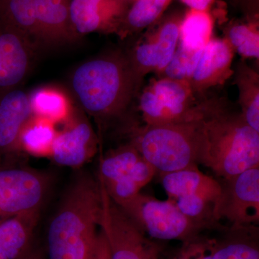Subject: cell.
I'll return each mask as SVG.
<instances>
[{"instance_id":"obj_7","label":"cell","mask_w":259,"mask_h":259,"mask_svg":"<svg viewBox=\"0 0 259 259\" xmlns=\"http://www.w3.org/2000/svg\"><path fill=\"white\" fill-rule=\"evenodd\" d=\"M156 172L130 143L109 151L101 158L97 180L109 197L120 204L140 193Z\"/></svg>"},{"instance_id":"obj_26","label":"cell","mask_w":259,"mask_h":259,"mask_svg":"<svg viewBox=\"0 0 259 259\" xmlns=\"http://www.w3.org/2000/svg\"><path fill=\"white\" fill-rule=\"evenodd\" d=\"M182 19L180 15H172L163 20L153 34L152 38L159 57V73L163 71L171 61L178 47Z\"/></svg>"},{"instance_id":"obj_31","label":"cell","mask_w":259,"mask_h":259,"mask_svg":"<svg viewBox=\"0 0 259 259\" xmlns=\"http://www.w3.org/2000/svg\"><path fill=\"white\" fill-rule=\"evenodd\" d=\"M181 1L188 6L191 10L209 12V9L214 4L215 0H181Z\"/></svg>"},{"instance_id":"obj_30","label":"cell","mask_w":259,"mask_h":259,"mask_svg":"<svg viewBox=\"0 0 259 259\" xmlns=\"http://www.w3.org/2000/svg\"><path fill=\"white\" fill-rule=\"evenodd\" d=\"M88 259H110V250L105 235L99 231L96 241Z\"/></svg>"},{"instance_id":"obj_19","label":"cell","mask_w":259,"mask_h":259,"mask_svg":"<svg viewBox=\"0 0 259 259\" xmlns=\"http://www.w3.org/2000/svg\"><path fill=\"white\" fill-rule=\"evenodd\" d=\"M38 212L0 219V259H20L28 252Z\"/></svg>"},{"instance_id":"obj_22","label":"cell","mask_w":259,"mask_h":259,"mask_svg":"<svg viewBox=\"0 0 259 259\" xmlns=\"http://www.w3.org/2000/svg\"><path fill=\"white\" fill-rule=\"evenodd\" d=\"M213 25L209 12L190 9L181 21L179 44L189 51H202L212 39Z\"/></svg>"},{"instance_id":"obj_1","label":"cell","mask_w":259,"mask_h":259,"mask_svg":"<svg viewBox=\"0 0 259 259\" xmlns=\"http://www.w3.org/2000/svg\"><path fill=\"white\" fill-rule=\"evenodd\" d=\"M98 180L81 174L69 186L48 228L47 259H88L100 231Z\"/></svg>"},{"instance_id":"obj_33","label":"cell","mask_w":259,"mask_h":259,"mask_svg":"<svg viewBox=\"0 0 259 259\" xmlns=\"http://www.w3.org/2000/svg\"><path fill=\"white\" fill-rule=\"evenodd\" d=\"M123 1H125V2H126V1H127V0H123Z\"/></svg>"},{"instance_id":"obj_3","label":"cell","mask_w":259,"mask_h":259,"mask_svg":"<svg viewBox=\"0 0 259 259\" xmlns=\"http://www.w3.org/2000/svg\"><path fill=\"white\" fill-rule=\"evenodd\" d=\"M198 164L220 179H228L259 166V133L241 113L216 104L201 120Z\"/></svg>"},{"instance_id":"obj_16","label":"cell","mask_w":259,"mask_h":259,"mask_svg":"<svg viewBox=\"0 0 259 259\" xmlns=\"http://www.w3.org/2000/svg\"><path fill=\"white\" fill-rule=\"evenodd\" d=\"M198 165L161 174V183L168 199L184 196H199L215 204L221 194L220 181L204 175Z\"/></svg>"},{"instance_id":"obj_20","label":"cell","mask_w":259,"mask_h":259,"mask_svg":"<svg viewBox=\"0 0 259 259\" xmlns=\"http://www.w3.org/2000/svg\"><path fill=\"white\" fill-rule=\"evenodd\" d=\"M0 20L27 37L36 49L47 45L34 0H0Z\"/></svg>"},{"instance_id":"obj_32","label":"cell","mask_w":259,"mask_h":259,"mask_svg":"<svg viewBox=\"0 0 259 259\" xmlns=\"http://www.w3.org/2000/svg\"><path fill=\"white\" fill-rule=\"evenodd\" d=\"M20 259H39V258H37V257L34 256V255H32V256H28V255H27V253H26V254L24 255V256L22 257V258Z\"/></svg>"},{"instance_id":"obj_10","label":"cell","mask_w":259,"mask_h":259,"mask_svg":"<svg viewBox=\"0 0 259 259\" xmlns=\"http://www.w3.org/2000/svg\"><path fill=\"white\" fill-rule=\"evenodd\" d=\"M48 187V177L34 170H0V219L38 212Z\"/></svg>"},{"instance_id":"obj_4","label":"cell","mask_w":259,"mask_h":259,"mask_svg":"<svg viewBox=\"0 0 259 259\" xmlns=\"http://www.w3.org/2000/svg\"><path fill=\"white\" fill-rule=\"evenodd\" d=\"M202 119L138 127L131 144L161 174L198 165Z\"/></svg>"},{"instance_id":"obj_9","label":"cell","mask_w":259,"mask_h":259,"mask_svg":"<svg viewBox=\"0 0 259 259\" xmlns=\"http://www.w3.org/2000/svg\"><path fill=\"white\" fill-rule=\"evenodd\" d=\"M221 194L214 205L216 221L227 220L232 226L259 222V166L219 179Z\"/></svg>"},{"instance_id":"obj_25","label":"cell","mask_w":259,"mask_h":259,"mask_svg":"<svg viewBox=\"0 0 259 259\" xmlns=\"http://www.w3.org/2000/svg\"><path fill=\"white\" fill-rule=\"evenodd\" d=\"M30 97L33 115L55 122L69 114V105L64 94L54 89H41Z\"/></svg>"},{"instance_id":"obj_6","label":"cell","mask_w":259,"mask_h":259,"mask_svg":"<svg viewBox=\"0 0 259 259\" xmlns=\"http://www.w3.org/2000/svg\"><path fill=\"white\" fill-rule=\"evenodd\" d=\"M188 82L162 77L146 88L139 98L146 125H166L201 120L215 102H199Z\"/></svg>"},{"instance_id":"obj_27","label":"cell","mask_w":259,"mask_h":259,"mask_svg":"<svg viewBox=\"0 0 259 259\" xmlns=\"http://www.w3.org/2000/svg\"><path fill=\"white\" fill-rule=\"evenodd\" d=\"M226 40L233 51L244 58L259 57V33L258 23H236L228 28Z\"/></svg>"},{"instance_id":"obj_5","label":"cell","mask_w":259,"mask_h":259,"mask_svg":"<svg viewBox=\"0 0 259 259\" xmlns=\"http://www.w3.org/2000/svg\"><path fill=\"white\" fill-rule=\"evenodd\" d=\"M117 205L151 239L184 243L210 230L187 218L170 199L160 200L140 192Z\"/></svg>"},{"instance_id":"obj_29","label":"cell","mask_w":259,"mask_h":259,"mask_svg":"<svg viewBox=\"0 0 259 259\" xmlns=\"http://www.w3.org/2000/svg\"><path fill=\"white\" fill-rule=\"evenodd\" d=\"M212 243L213 241L202 236L184 242L174 259H212Z\"/></svg>"},{"instance_id":"obj_11","label":"cell","mask_w":259,"mask_h":259,"mask_svg":"<svg viewBox=\"0 0 259 259\" xmlns=\"http://www.w3.org/2000/svg\"><path fill=\"white\" fill-rule=\"evenodd\" d=\"M36 48L0 20V95L18 88L30 69Z\"/></svg>"},{"instance_id":"obj_14","label":"cell","mask_w":259,"mask_h":259,"mask_svg":"<svg viewBox=\"0 0 259 259\" xmlns=\"http://www.w3.org/2000/svg\"><path fill=\"white\" fill-rule=\"evenodd\" d=\"M97 144L92 126L87 121H79L57 133L51 156L58 165L77 168L95 156Z\"/></svg>"},{"instance_id":"obj_28","label":"cell","mask_w":259,"mask_h":259,"mask_svg":"<svg viewBox=\"0 0 259 259\" xmlns=\"http://www.w3.org/2000/svg\"><path fill=\"white\" fill-rule=\"evenodd\" d=\"M202 50L191 51L178 44L171 61L161 73L163 77L189 83Z\"/></svg>"},{"instance_id":"obj_13","label":"cell","mask_w":259,"mask_h":259,"mask_svg":"<svg viewBox=\"0 0 259 259\" xmlns=\"http://www.w3.org/2000/svg\"><path fill=\"white\" fill-rule=\"evenodd\" d=\"M233 52L226 39H211L201 53L189 81L194 94L222 84L231 76Z\"/></svg>"},{"instance_id":"obj_15","label":"cell","mask_w":259,"mask_h":259,"mask_svg":"<svg viewBox=\"0 0 259 259\" xmlns=\"http://www.w3.org/2000/svg\"><path fill=\"white\" fill-rule=\"evenodd\" d=\"M33 116L30 97L18 88L0 95V153L19 149L20 134Z\"/></svg>"},{"instance_id":"obj_18","label":"cell","mask_w":259,"mask_h":259,"mask_svg":"<svg viewBox=\"0 0 259 259\" xmlns=\"http://www.w3.org/2000/svg\"><path fill=\"white\" fill-rule=\"evenodd\" d=\"M213 241L212 259H259L258 228L255 225L231 226Z\"/></svg>"},{"instance_id":"obj_2","label":"cell","mask_w":259,"mask_h":259,"mask_svg":"<svg viewBox=\"0 0 259 259\" xmlns=\"http://www.w3.org/2000/svg\"><path fill=\"white\" fill-rule=\"evenodd\" d=\"M140 81L127 57L111 55L80 65L71 88L83 110L102 125L125 113Z\"/></svg>"},{"instance_id":"obj_12","label":"cell","mask_w":259,"mask_h":259,"mask_svg":"<svg viewBox=\"0 0 259 259\" xmlns=\"http://www.w3.org/2000/svg\"><path fill=\"white\" fill-rule=\"evenodd\" d=\"M127 6L123 0H70L71 27L77 37L117 31Z\"/></svg>"},{"instance_id":"obj_23","label":"cell","mask_w":259,"mask_h":259,"mask_svg":"<svg viewBox=\"0 0 259 259\" xmlns=\"http://www.w3.org/2000/svg\"><path fill=\"white\" fill-rule=\"evenodd\" d=\"M54 122L33 115L20 134L19 149L35 156H50L56 137Z\"/></svg>"},{"instance_id":"obj_8","label":"cell","mask_w":259,"mask_h":259,"mask_svg":"<svg viewBox=\"0 0 259 259\" xmlns=\"http://www.w3.org/2000/svg\"><path fill=\"white\" fill-rule=\"evenodd\" d=\"M99 183L102 197L100 229L106 238L110 259H159L158 244L122 211Z\"/></svg>"},{"instance_id":"obj_24","label":"cell","mask_w":259,"mask_h":259,"mask_svg":"<svg viewBox=\"0 0 259 259\" xmlns=\"http://www.w3.org/2000/svg\"><path fill=\"white\" fill-rule=\"evenodd\" d=\"M241 115L250 127L259 133L258 75L245 64L237 69Z\"/></svg>"},{"instance_id":"obj_17","label":"cell","mask_w":259,"mask_h":259,"mask_svg":"<svg viewBox=\"0 0 259 259\" xmlns=\"http://www.w3.org/2000/svg\"><path fill=\"white\" fill-rule=\"evenodd\" d=\"M38 23L47 45L76 40L69 16L70 0H34Z\"/></svg>"},{"instance_id":"obj_21","label":"cell","mask_w":259,"mask_h":259,"mask_svg":"<svg viewBox=\"0 0 259 259\" xmlns=\"http://www.w3.org/2000/svg\"><path fill=\"white\" fill-rule=\"evenodd\" d=\"M171 2L134 0L132 5L126 9L116 33L124 37L148 28L161 18Z\"/></svg>"}]
</instances>
